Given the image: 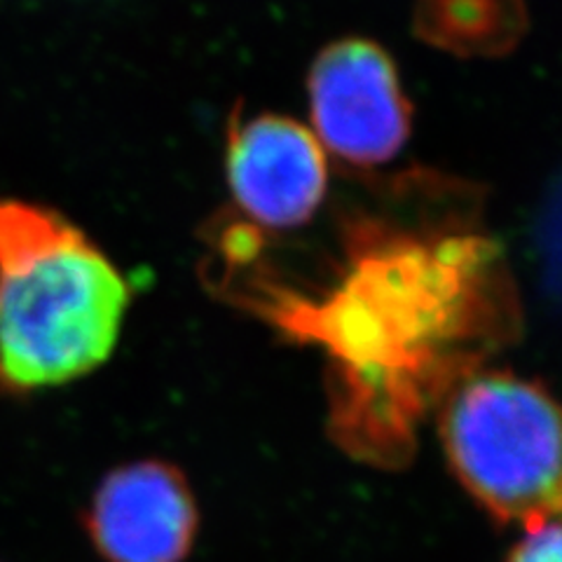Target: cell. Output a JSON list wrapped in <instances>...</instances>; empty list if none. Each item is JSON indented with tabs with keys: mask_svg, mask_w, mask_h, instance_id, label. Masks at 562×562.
I'll return each mask as SVG.
<instances>
[{
	"mask_svg": "<svg viewBox=\"0 0 562 562\" xmlns=\"http://www.w3.org/2000/svg\"><path fill=\"white\" fill-rule=\"evenodd\" d=\"M225 281L281 330L326 349L340 443L382 467L411 460L419 422L522 324L504 249L467 225L357 223L340 279L316 297L258 270Z\"/></svg>",
	"mask_w": 562,
	"mask_h": 562,
	"instance_id": "1",
	"label": "cell"
},
{
	"mask_svg": "<svg viewBox=\"0 0 562 562\" xmlns=\"http://www.w3.org/2000/svg\"><path fill=\"white\" fill-rule=\"evenodd\" d=\"M130 303L127 279L78 225L0 198V392H45L99 371Z\"/></svg>",
	"mask_w": 562,
	"mask_h": 562,
	"instance_id": "2",
	"label": "cell"
},
{
	"mask_svg": "<svg viewBox=\"0 0 562 562\" xmlns=\"http://www.w3.org/2000/svg\"><path fill=\"white\" fill-rule=\"evenodd\" d=\"M454 479L499 522L562 518V403L508 371L471 375L436 411Z\"/></svg>",
	"mask_w": 562,
	"mask_h": 562,
	"instance_id": "3",
	"label": "cell"
},
{
	"mask_svg": "<svg viewBox=\"0 0 562 562\" xmlns=\"http://www.w3.org/2000/svg\"><path fill=\"white\" fill-rule=\"evenodd\" d=\"M312 132L355 167L394 160L411 136V103L386 52L366 38L326 45L307 70Z\"/></svg>",
	"mask_w": 562,
	"mask_h": 562,
	"instance_id": "4",
	"label": "cell"
},
{
	"mask_svg": "<svg viewBox=\"0 0 562 562\" xmlns=\"http://www.w3.org/2000/svg\"><path fill=\"white\" fill-rule=\"evenodd\" d=\"M200 525L195 490L160 457L113 467L82 512V530L103 562H186Z\"/></svg>",
	"mask_w": 562,
	"mask_h": 562,
	"instance_id": "5",
	"label": "cell"
},
{
	"mask_svg": "<svg viewBox=\"0 0 562 562\" xmlns=\"http://www.w3.org/2000/svg\"><path fill=\"white\" fill-rule=\"evenodd\" d=\"M225 179L251 223L266 231H293L310 223L326 198V150L293 117H235L227 130Z\"/></svg>",
	"mask_w": 562,
	"mask_h": 562,
	"instance_id": "6",
	"label": "cell"
},
{
	"mask_svg": "<svg viewBox=\"0 0 562 562\" xmlns=\"http://www.w3.org/2000/svg\"><path fill=\"white\" fill-rule=\"evenodd\" d=\"M518 0H415L422 38L454 52L506 47L518 35Z\"/></svg>",
	"mask_w": 562,
	"mask_h": 562,
	"instance_id": "7",
	"label": "cell"
},
{
	"mask_svg": "<svg viewBox=\"0 0 562 562\" xmlns=\"http://www.w3.org/2000/svg\"><path fill=\"white\" fill-rule=\"evenodd\" d=\"M508 562H562V518L527 530Z\"/></svg>",
	"mask_w": 562,
	"mask_h": 562,
	"instance_id": "8",
	"label": "cell"
}]
</instances>
